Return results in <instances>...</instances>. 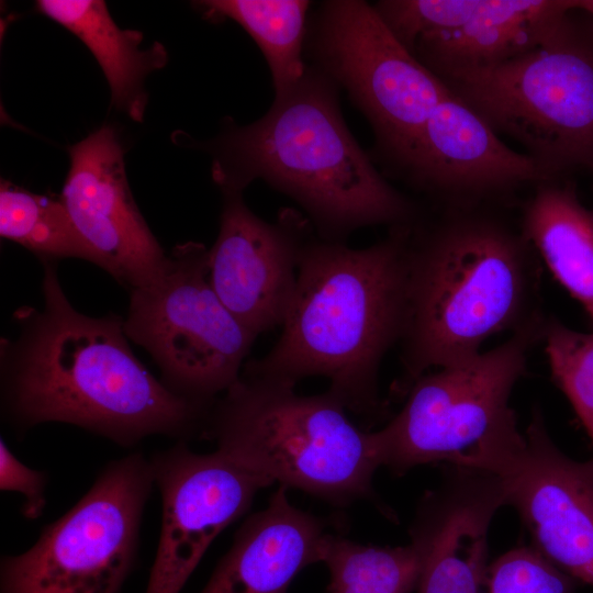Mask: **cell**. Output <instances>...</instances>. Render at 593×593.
<instances>
[{
	"mask_svg": "<svg viewBox=\"0 0 593 593\" xmlns=\"http://www.w3.org/2000/svg\"><path fill=\"white\" fill-rule=\"evenodd\" d=\"M36 9L76 35L98 60L119 111L142 122L147 104L144 80L165 67L168 54L155 42L142 49L143 33L122 30L100 0H40Z\"/></svg>",
	"mask_w": 593,
	"mask_h": 593,
	"instance_id": "20",
	"label": "cell"
},
{
	"mask_svg": "<svg viewBox=\"0 0 593 593\" xmlns=\"http://www.w3.org/2000/svg\"><path fill=\"white\" fill-rule=\"evenodd\" d=\"M161 499L158 548L146 593H179L211 542L273 484L219 451L176 441L149 457Z\"/></svg>",
	"mask_w": 593,
	"mask_h": 593,
	"instance_id": "11",
	"label": "cell"
},
{
	"mask_svg": "<svg viewBox=\"0 0 593 593\" xmlns=\"http://www.w3.org/2000/svg\"><path fill=\"white\" fill-rule=\"evenodd\" d=\"M542 340L552 380L593 443V332H578L548 317Z\"/></svg>",
	"mask_w": 593,
	"mask_h": 593,
	"instance_id": "24",
	"label": "cell"
},
{
	"mask_svg": "<svg viewBox=\"0 0 593 593\" xmlns=\"http://www.w3.org/2000/svg\"><path fill=\"white\" fill-rule=\"evenodd\" d=\"M328 391L240 373L210 410L201 438L246 470L334 506L374 501L381 467L373 432L355 425Z\"/></svg>",
	"mask_w": 593,
	"mask_h": 593,
	"instance_id": "5",
	"label": "cell"
},
{
	"mask_svg": "<svg viewBox=\"0 0 593 593\" xmlns=\"http://www.w3.org/2000/svg\"><path fill=\"white\" fill-rule=\"evenodd\" d=\"M279 485L249 515L200 593H287L300 571L322 562L329 521L294 506Z\"/></svg>",
	"mask_w": 593,
	"mask_h": 593,
	"instance_id": "17",
	"label": "cell"
},
{
	"mask_svg": "<svg viewBox=\"0 0 593 593\" xmlns=\"http://www.w3.org/2000/svg\"><path fill=\"white\" fill-rule=\"evenodd\" d=\"M322 562L329 572L328 593H412L419 577L411 544L363 545L334 532L325 537Z\"/></svg>",
	"mask_w": 593,
	"mask_h": 593,
	"instance_id": "23",
	"label": "cell"
},
{
	"mask_svg": "<svg viewBox=\"0 0 593 593\" xmlns=\"http://www.w3.org/2000/svg\"><path fill=\"white\" fill-rule=\"evenodd\" d=\"M304 48L312 66L363 113L381 157L400 169L446 96L445 83L394 37L366 1L320 3L309 15Z\"/></svg>",
	"mask_w": 593,
	"mask_h": 593,
	"instance_id": "10",
	"label": "cell"
},
{
	"mask_svg": "<svg viewBox=\"0 0 593 593\" xmlns=\"http://www.w3.org/2000/svg\"><path fill=\"white\" fill-rule=\"evenodd\" d=\"M545 322L537 317L497 347L421 376L400 412L373 432L381 467L402 475L444 462L494 473L524 443L508 402Z\"/></svg>",
	"mask_w": 593,
	"mask_h": 593,
	"instance_id": "7",
	"label": "cell"
},
{
	"mask_svg": "<svg viewBox=\"0 0 593 593\" xmlns=\"http://www.w3.org/2000/svg\"><path fill=\"white\" fill-rule=\"evenodd\" d=\"M443 82L548 181L593 174L592 16L572 10L524 53Z\"/></svg>",
	"mask_w": 593,
	"mask_h": 593,
	"instance_id": "6",
	"label": "cell"
},
{
	"mask_svg": "<svg viewBox=\"0 0 593 593\" xmlns=\"http://www.w3.org/2000/svg\"><path fill=\"white\" fill-rule=\"evenodd\" d=\"M572 10L574 0H488L470 22L418 37L410 53L444 81L524 53Z\"/></svg>",
	"mask_w": 593,
	"mask_h": 593,
	"instance_id": "18",
	"label": "cell"
},
{
	"mask_svg": "<svg viewBox=\"0 0 593 593\" xmlns=\"http://www.w3.org/2000/svg\"><path fill=\"white\" fill-rule=\"evenodd\" d=\"M201 147L212 156L222 192H244L260 179L294 200L322 239L345 243L365 226L418 220L417 205L385 180L350 133L336 85L312 65L262 118L244 126L225 121Z\"/></svg>",
	"mask_w": 593,
	"mask_h": 593,
	"instance_id": "4",
	"label": "cell"
},
{
	"mask_svg": "<svg viewBox=\"0 0 593 593\" xmlns=\"http://www.w3.org/2000/svg\"><path fill=\"white\" fill-rule=\"evenodd\" d=\"M42 310L15 312L20 332L1 339L5 417L24 432L65 423L130 448L153 435L201 438L212 405L171 392L133 354L118 315L78 312L44 261Z\"/></svg>",
	"mask_w": 593,
	"mask_h": 593,
	"instance_id": "1",
	"label": "cell"
},
{
	"mask_svg": "<svg viewBox=\"0 0 593 593\" xmlns=\"http://www.w3.org/2000/svg\"><path fill=\"white\" fill-rule=\"evenodd\" d=\"M538 259L519 226L482 205L445 206L435 221L413 223L403 371L392 393L405 396L429 369L472 357L490 336L542 316Z\"/></svg>",
	"mask_w": 593,
	"mask_h": 593,
	"instance_id": "3",
	"label": "cell"
},
{
	"mask_svg": "<svg viewBox=\"0 0 593 593\" xmlns=\"http://www.w3.org/2000/svg\"><path fill=\"white\" fill-rule=\"evenodd\" d=\"M574 10L593 18V0H574Z\"/></svg>",
	"mask_w": 593,
	"mask_h": 593,
	"instance_id": "28",
	"label": "cell"
},
{
	"mask_svg": "<svg viewBox=\"0 0 593 593\" xmlns=\"http://www.w3.org/2000/svg\"><path fill=\"white\" fill-rule=\"evenodd\" d=\"M505 505L497 474L448 466L439 485L421 499L410 527L419 561L417 593H482L489 528Z\"/></svg>",
	"mask_w": 593,
	"mask_h": 593,
	"instance_id": "16",
	"label": "cell"
},
{
	"mask_svg": "<svg viewBox=\"0 0 593 593\" xmlns=\"http://www.w3.org/2000/svg\"><path fill=\"white\" fill-rule=\"evenodd\" d=\"M532 547L593 588V458L577 461L550 438L535 409L524 443L495 472Z\"/></svg>",
	"mask_w": 593,
	"mask_h": 593,
	"instance_id": "12",
	"label": "cell"
},
{
	"mask_svg": "<svg viewBox=\"0 0 593 593\" xmlns=\"http://www.w3.org/2000/svg\"><path fill=\"white\" fill-rule=\"evenodd\" d=\"M0 235L34 253L42 262L78 258L101 268L60 198L37 194L7 180L0 186Z\"/></svg>",
	"mask_w": 593,
	"mask_h": 593,
	"instance_id": "22",
	"label": "cell"
},
{
	"mask_svg": "<svg viewBox=\"0 0 593 593\" xmlns=\"http://www.w3.org/2000/svg\"><path fill=\"white\" fill-rule=\"evenodd\" d=\"M212 22L239 24L264 54L276 97L304 76V46L311 2L306 0H204L193 2Z\"/></svg>",
	"mask_w": 593,
	"mask_h": 593,
	"instance_id": "21",
	"label": "cell"
},
{
	"mask_svg": "<svg viewBox=\"0 0 593 593\" xmlns=\"http://www.w3.org/2000/svg\"><path fill=\"white\" fill-rule=\"evenodd\" d=\"M70 168L60 200L75 227L100 260L101 269L131 290L166 269V255L132 195L124 150L104 125L68 148Z\"/></svg>",
	"mask_w": 593,
	"mask_h": 593,
	"instance_id": "14",
	"label": "cell"
},
{
	"mask_svg": "<svg viewBox=\"0 0 593 593\" xmlns=\"http://www.w3.org/2000/svg\"><path fill=\"white\" fill-rule=\"evenodd\" d=\"M400 169L412 186L446 206L482 205L526 184L548 181L532 158L507 146L450 89Z\"/></svg>",
	"mask_w": 593,
	"mask_h": 593,
	"instance_id": "15",
	"label": "cell"
},
{
	"mask_svg": "<svg viewBox=\"0 0 593 593\" xmlns=\"http://www.w3.org/2000/svg\"><path fill=\"white\" fill-rule=\"evenodd\" d=\"M519 227L593 324V209L581 202L571 181H544L524 204Z\"/></svg>",
	"mask_w": 593,
	"mask_h": 593,
	"instance_id": "19",
	"label": "cell"
},
{
	"mask_svg": "<svg viewBox=\"0 0 593 593\" xmlns=\"http://www.w3.org/2000/svg\"><path fill=\"white\" fill-rule=\"evenodd\" d=\"M48 484V473L35 470L21 462L0 440V490L18 492L24 496L21 513L26 519L42 516L45 505V491Z\"/></svg>",
	"mask_w": 593,
	"mask_h": 593,
	"instance_id": "27",
	"label": "cell"
},
{
	"mask_svg": "<svg viewBox=\"0 0 593 593\" xmlns=\"http://www.w3.org/2000/svg\"><path fill=\"white\" fill-rule=\"evenodd\" d=\"M222 193L220 231L208 253L209 278L227 310L257 337L282 325L300 255L314 228L292 209L266 222L246 205L243 192Z\"/></svg>",
	"mask_w": 593,
	"mask_h": 593,
	"instance_id": "13",
	"label": "cell"
},
{
	"mask_svg": "<svg viewBox=\"0 0 593 593\" xmlns=\"http://www.w3.org/2000/svg\"><path fill=\"white\" fill-rule=\"evenodd\" d=\"M208 253L201 243L177 245L156 280L131 290L124 331L152 356L166 388L213 405L239 379L257 337L213 290Z\"/></svg>",
	"mask_w": 593,
	"mask_h": 593,
	"instance_id": "8",
	"label": "cell"
},
{
	"mask_svg": "<svg viewBox=\"0 0 593 593\" xmlns=\"http://www.w3.org/2000/svg\"><path fill=\"white\" fill-rule=\"evenodd\" d=\"M154 485L142 452L107 463L30 549L2 558L1 593H120L137 559Z\"/></svg>",
	"mask_w": 593,
	"mask_h": 593,
	"instance_id": "9",
	"label": "cell"
},
{
	"mask_svg": "<svg viewBox=\"0 0 593 593\" xmlns=\"http://www.w3.org/2000/svg\"><path fill=\"white\" fill-rule=\"evenodd\" d=\"M412 225L390 227L385 238L360 249L313 234L277 343L242 372L292 387L324 377L348 412L380 415L379 369L405 323Z\"/></svg>",
	"mask_w": 593,
	"mask_h": 593,
	"instance_id": "2",
	"label": "cell"
},
{
	"mask_svg": "<svg viewBox=\"0 0 593 593\" xmlns=\"http://www.w3.org/2000/svg\"><path fill=\"white\" fill-rule=\"evenodd\" d=\"M579 583L532 546H519L489 564L482 593H575Z\"/></svg>",
	"mask_w": 593,
	"mask_h": 593,
	"instance_id": "26",
	"label": "cell"
},
{
	"mask_svg": "<svg viewBox=\"0 0 593 593\" xmlns=\"http://www.w3.org/2000/svg\"><path fill=\"white\" fill-rule=\"evenodd\" d=\"M486 3L488 0H381L373 8L394 37L410 52L418 37L465 25Z\"/></svg>",
	"mask_w": 593,
	"mask_h": 593,
	"instance_id": "25",
	"label": "cell"
}]
</instances>
